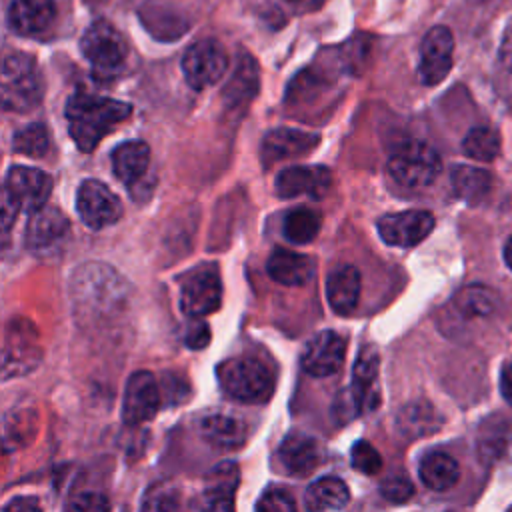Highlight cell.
Here are the masks:
<instances>
[{"label": "cell", "instance_id": "1", "mask_svg": "<svg viewBox=\"0 0 512 512\" xmlns=\"http://www.w3.org/2000/svg\"><path fill=\"white\" fill-rule=\"evenodd\" d=\"M130 114V104L86 92L72 94L66 104L68 130L80 152H92Z\"/></svg>", "mask_w": 512, "mask_h": 512}, {"label": "cell", "instance_id": "2", "mask_svg": "<svg viewBox=\"0 0 512 512\" xmlns=\"http://www.w3.org/2000/svg\"><path fill=\"white\" fill-rule=\"evenodd\" d=\"M44 94L42 74L28 54H10L2 64V106L12 112L36 108Z\"/></svg>", "mask_w": 512, "mask_h": 512}, {"label": "cell", "instance_id": "3", "mask_svg": "<svg viewBox=\"0 0 512 512\" xmlns=\"http://www.w3.org/2000/svg\"><path fill=\"white\" fill-rule=\"evenodd\" d=\"M216 374L222 390L240 402L260 404L274 392L268 368L256 358H230L218 366Z\"/></svg>", "mask_w": 512, "mask_h": 512}, {"label": "cell", "instance_id": "4", "mask_svg": "<svg viewBox=\"0 0 512 512\" xmlns=\"http://www.w3.org/2000/svg\"><path fill=\"white\" fill-rule=\"evenodd\" d=\"M438 152L420 140L402 142L388 160L390 176L406 188H426L440 174Z\"/></svg>", "mask_w": 512, "mask_h": 512}, {"label": "cell", "instance_id": "5", "mask_svg": "<svg viewBox=\"0 0 512 512\" xmlns=\"http://www.w3.org/2000/svg\"><path fill=\"white\" fill-rule=\"evenodd\" d=\"M80 50L98 74H114L122 68L128 56L122 34L104 20H96L86 28L80 40Z\"/></svg>", "mask_w": 512, "mask_h": 512}, {"label": "cell", "instance_id": "6", "mask_svg": "<svg viewBox=\"0 0 512 512\" xmlns=\"http://www.w3.org/2000/svg\"><path fill=\"white\" fill-rule=\"evenodd\" d=\"M226 66H228L226 52L222 44L214 38L198 40L182 56L184 78L196 90L216 84L224 76Z\"/></svg>", "mask_w": 512, "mask_h": 512}, {"label": "cell", "instance_id": "7", "mask_svg": "<svg viewBox=\"0 0 512 512\" xmlns=\"http://www.w3.org/2000/svg\"><path fill=\"white\" fill-rule=\"evenodd\" d=\"M76 210L82 222L92 230H102L122 216L120 198L100 180H84L78 186Z\"/></svg>", "mask_w": 512, "mask_h": 512}, {"label": "cell", "instance_id": "8", "mask_svg": "<svg viewBox=\"0 0 512 512\" xmlns=\"http://www.w3.org/2000/svg\"><path fill=\"white\" fill-rule=\"evenodd\" d=\"M70 224L66 216L54 206H42L32 212L26 226V246L36 256H50L62 250L68 240Z\"/></svg>", "mask_w": 512, "mask_h": 512}, {"label": "cell", "instance_id": "9", "mask_svg": "<svg viewBox=\"0 0 512 512\" xmlns=\"http://www.w3.org/2000/svg\"><path fill=\"white\" fill-rule=\"evenodd\" d=\"M452 52H454V36L446 26L430 28L420 44V60H418V76L426 86L440 84L450 68H452Z\"/></svg>", "mask_w": 512, "mask_h": 512}, {"label": "cell", "instance_id": "10", "mask_svg": "<svg viewBox=\"0 0 512 512\" xmlns=\"http://www.w3.org/2000/svg\"><path fill=\"white\" fill-rule=\"evenodd\" d=\"M52 190V178L32 166H12L6 174L4 192L18 204L20 210L36 212L48 202Z\"/></svg>", "mask_w": 512, "mask_h": 512}, {"label": "cell", "instance_id": "11", "mask_svg": "<svg viewBox=\"0 0 512 512\" xmlns=\"http://www.w3.org/2000/svg\"><path fill=\"white\" fill-rule=\"evenodd\" d=\"M378 234L390 246H416L434 228V216L428 210H404L386 214L378 220Z\"/></svg>", "mask_w": 512, "mask_h": 512}, {"label": "cell", "instance_id": "12", "mask_svg": "<svg viewBox=\"0 0 512 512\" xmlns=\"http://www.w3.org/2000/svg\"><path fill=\"white\" fill-rule=\"evenodd\" d=\"M222 282L214 268L194 272L180 290V310L190 318H202L220 308Z\"/></svg>", "mask_w": 512, "mask_h": 512}, {"label": "cell", "instance_id": "13", "mask_svg": "<svg viewBox=\"0 0 512 512\" xmlns=\"http://www.w3.org/2000/svg\"><path fill=\"white\" fill-rule=\"evenodd\" d=\"M160 408V392L154 374L146 370L134 372L124 390L122 400V420L130 426L144 424L154 418Z\"/></svg>", "mask_w": 512, "mask_h": 512}, {"label": "cell", "instance_id": "14", "mask_svg": "<svg viewBox=\"0 0 512 512\" xmlns=\"http://www.w3.org/2000/svg\"><path fill=\"white\" fill-rule=\"evenodd\" d=\"M346 356V338L334 330H322L312 336L302 354V368L314 378H326L338 372Z\"/></svg>", "mask_w": 512, "mask_h": 512}, {"label": "cell", "instance_id": "15", "mask_svg": "<svg viewBox=\"0 0 512 512\" xmlns=\"http://www.w3.org/2000/svg\"><path fill=\"white\" fill-rule=\"evenodd\" d=\"M330 186H332V172L326 166H318V164L290 166L282 170L274 180V188L280 198H296V196L322 198Z\"/></svg>", "mask_w": 512, "mask_h": 512}, {"label": "cell", "instance_id": "16", "mask_svg": "<svg viewBox=\"0 0 512 512\" xmlns=\"http://www.w3.org/2000/svg\"><path fill=\"white\" fill-rule=\"evenodd\" d=\"M320 142V136L314 132H304L296 128H276L270 130L260 146V158L264 166L304 156L312 152Z\"/></svg>", "mask_w": 512, "mask_h": 512}, {"label": "cell", "instance_id": "17", "mask_svg": "<svg viewBox=\"0 0 512 512\" xmlns=\"http://www.w3.org/2000/svg\"><path fill=\"white\" fill-rule=\"evenodd\" d=\"M278 460L288 474L308 476L322 462V444L308 434H288L278 448Z\"/></svg>", "mask_w": 512, "mask_h": 512}, {"label": "cell", "instance_id": "18", "mask_svg": "<svg viewBox=\"0 0 512 512\" xmlns=\"http://www.w3.org/2000/svg\"><path fill=\"white\" fill-rule=\"evenodd\" d=\"M54 18V0H12L8 6V26L22 36H38L46 32Z\"/></svg>", "mask_w": 512, "mask_h": 512}, {"label": "cell", "instance_id": "19", "mask_svg": "<svg viewBox=\"0 0 512 512\" xmlns=\"http://www.w3.org/2000/svg\"><path fill=\"white\" fill-rule=\"evenodd\" d=\"M266 272L282 286H304L314 274V260L288 248H274L266 262Z\"/></svg>", "mask_w": 512, "mask_h": 512}, {"label": "cell", "instance_id": "20", "mask_svg": "<svg viewBox=\"0 0 512 512\" xmlns=\"http://www.w3.org/2000/svg\"><path fill=\"white\" fill-rule=\"evenodd\" d=\"M326 298L336 314H350L360 298V272L352 264H340L326 278Z\"/></svg>", "mask_w": 512, "mask_h": 512}, {"label": "cell", "instance_id": "21", "mask_svg": "<svg viewBox=\"0 0 512 512\" xmlns=\"http://www.w3.org/2000/svg\"><path fill=\"white\" fill-rule=\"evenodd\" d=\"M378 354L376 348L364 346L354 362V374H352V392L360 404V410H374L380 402L378 392Z\"/></svg>", "mask_w": 512, "mask_h": 512}, {"label": "cell", "instance_id": "22", "mask_svg": "<svg viewBox=\"0 0 512 512\" xmlns=\"http://www.w3.org/2000/svg\"><path fill=\"white\" fill-rule=\"evenodd\" d=\"M238 480L240 472L234 462H220L216 468H212L202 492L204 506L210 510H232Z\"/></svg>", "mask_w": 512, "mask_h": 512}, {"label": "cell", "instance_id": "23", "mask_svg": "<svg viewBox=\"0 0 512 512\" xmlns=\"http://www.w3.org/2000/svg\"><path fill=\"white\" fill-rule=\"evenodd\" d=\"M200 434L214 448L234 450L246 442L248 428L244 420L232 414H208L200 422Z\"/></svg>", "mask_w": 512, "mask_h": 512}, {"label": "cell", "instance_id": "24", "mask_svg": "<svg viewBox=\"0 0 512 512\" xmlns=\"http://www.w3.org/2000/svg\"><path fill=\"white\" fill-rule=\"evenodd\" d=\"M258 94V66L248 56L242 54L230 80L224 86V102L228 108H244Z\"/></svg>", "mask_w": 512, "mask_h": 512}, {"label": "cell", "instance_id": "25", "mask_svg": "<svg viewBox=\"0 0 512 512\" xmlns=\"http://www.w3.org/2000/svg\"><path fill=\"white\" fill-rule=\"evenodd\" d=\"M150 162V148L142 140H128L114 148L112 152V168L120 182L134 184L140 180Z\"/></svg>", "mask_w": 512, "mask_h": 512}, {"label": "cell", "instance_id": "26", "mask_svg": "<svg viewBox=\"0 0 512 512\" xmlns=\"http://www.w3.org/2000/svg\"><path fill=\"white\" fill-rule=\"evenodd\" d=\"M418 474H420V480L424 482V486H428L430 490H436V492H444L458 482L460 466L450 454L432 450L422 456Z\"/></svg>", "mask_w": 512, "mask_h": 512}, {"label": "cell", "instance_id": "27", "mask_svg": "<svg viewBox=\"0 0 512 512\" xmlns=\"http://www.w3.org/2000/svg\"><path fill=\"white\" fill-rule=\"evenodd\" d=\"M442 424L440 414L428 402H412L406 404L396 416L398 434L404 438H422L434 434Z\"/></svg>", "mask_w": 512, "mask_h": 512}, {"label": "cell", "instance_id": "28", "mask_svg": "<svg viewBox=\"0 0 512 512\" xmlns=\"http://www.w3.org/2000/svg\"><path fill=\"white\" fill-rule=\"evenodd\" d=\"M350 492L344 480L336 476H322L306 488L304 506L308 510H340L348 504Z\"/></svg>", "mask_w": 512, "mask_h": 512}, {"label": "cell", "instance_id": "29", "mask_svg": "<svg viewBox=\"0 0 512 512\" xmlns=\"http://www.w3.org/2000/svg\"><path fill=\"white\" fill-rule=\"evenodd\" d=\"M450 180H452L454 192L466 202H478L490 190V174L474 166H466V164L454 166Z\"/></svg>", "mask_w": 512, "mask_h": 512}, {"label": "cell", "instance_id": "30", "mask_svg": "<svg viewBox=\"0 0 512 512\" xmlns=\"http://www.w3.org/2000/svg\"><path fill=\"white\" fill-rule=\"evenodd\" d=\"M320 232V216L310 208H294L286 214L282 234L294 244H308Z\"/></svg>", "mask_w": 512, "mask_h": 512}, {"label": "cell", "instance_id": "31", "mask_svg": "<svg viewBox=\"0 0 512 512\" xmlns=\"http://www.w3.org/2000/svg\"><path fill=\"white\" fill-rule=\"evenodd\" d=\"M462 150L472 160L490 162L500 152V136L494 128H488V126L472 128L462 140Z\"/></svg>", "mask_w": 512, "mask_h": 512}, {"label": "cell", "instance_id": "32", "mask_svg": "<svg viewBox=\"0 0 512 512\" xmlns=\"http://www.w3.org/2000/svg\"><path fill=\"white\" fill-rule=\"evenodd\" d=\"M12 148L18 154L24 156H32V158H40L48 152L50 148V134L48 128L40 122L36 124H28L22 130H18L12 138Z\"/></svg>", "mask_w": 512, "mask_h": 512}, {"label": "cell", "instance_id": "33", "mask_svg": "<svg viewBox=\"0 0 512 512\" xmlns=\"http://www.w3.org/2000/svg\"><path fill=\"white\" fill-rule=\"evenodd\" d=\"M456 308L466 316H486L494 308V296L484 286H466L456 298Z\"/></svg>", "mask_w": 512, "mask_h": 512}, {"label": "cell", "instance_id": "34", "mask_svg": "<svg viewBox=\"0 0 512 512\" xmlns=\"http://www.w3.org/2000/svg\"><path fill=\"white\" fill-rule=\"evenodd\" d=\"M496 86L502 98L512 102V22L504 32L498 62H496Z\"/></svg>", "mask_w": 512, "mask_h": 512}, {"label": "cell", "instance_id": "35", "mask_svg": "<svg viewBox=\"0 0 512 512\" xmlns=\"http://www.w3.org/2000/svg\"><path fill=\"white\" fill-rule=\"evenodd\" d=\"M350 460H352V466L362 472V474H368V476H374L382 470V456L380 452L366 440H358L354 442L352 446V452H350Z\"/></svg>", "mask_w": 512, "mask_h": 512}, {"label": "cell", "instance_id": "36", "mask_svg": "<svg viewBox=\"0 0 512 512\" xmlns=\"http://www.w3.org/2000/svg\"><path fill=\"white\" fill-rule=\"evenodd\" d=\"M380 494L392 504H402V502H408L412 498L414 484L406 474H390L380 484Z\"/></svg>", "mask_w": 512, "mask_h": 512}, {"label": "cell", "instance_id": "37", "mask_svg": "<svg viewBox=\"0 0 512 512\" xmlns=\"http://www.w3.org/2000/svg\"><path fill=\"white\" fill-rule=\"evenodd\" d=\"M256 508L266 512H292L296 510V502L288 490L270 488L260 496V500L256 502Z\"/></svg>", "mask_w": 512, "mask_h": 512}, {"label": "cell", "instance_id": "38", "mask_svg": "<svg viewBox=\"0 0 512 512\" xmlns=\"http://www.w3.org/2000/svg\"><path fill=\"white\" fill-rule=\"evenodd\" d=\"M334 400V418H338V422H348L356 416V412H362L352 388L342 390Z\"/></svg>", "mask_w": 512, "mask_h": 512}, {"label": "cell", "instance_id": "39", "mask_svg": "<svg viewBox=\"0 0 512 512\" xmlns=\"http://www.w3.org/2000/svg\"><path fill=\"white\" fill-rule=\"evenodd\" d=\"M70 510H86V512H100V510H108L110 502L106 496L98 494V492H82L78 496H74L68 502Z\"/></svg>", "mask_w": 512, "mask_h": 512}, {"label": "cell", "instance_id": "40", "mask_svg": "<svg viewBox=\"0 0 512 512\" xmlns=\"http://www.w3.org/2000/svg\"><path fill=\"white\" fill-rule=\"evenodd\" d=\"M178 494L174 490H166L158 486L156 494H148V498L142 502V508L146 510H174L178 508Z\"/></svg>", "mask_w": 512, "mask_h": 512}, {"label": "cell", "instance_id": "41", "mask_svg": "<svg viewBox=\"0 0 512 512\" xmlns=\"http://www.w3.org/2000/svg\"><path fill=\"white\" fill-rule=\"evenodd\" d=\"M184 342L192 350H202L210 342V328H208V324L202 322V320H194L190 324L188 332H186Z\"/></svg>", "mask_w": 512, "mask_h": 512}, {"label": "cell", "instance_id": "42", "mask_svg": "<svg viewBox=\"0 0 512 512\" xmlns=\"http://www.w3.org/2000/svg\"><path fill=\"white\" fill-rule=\"evenodd\" d=\"M6 512H40V504L32 496H18L6 504Z\"/></svg>", "mask_w": 512, "mask_h": 512}, {"label": "cell", "instance_id": "43", "mask_svg": "<svg viewBox=\"0 0 512 512\" xmlns=\"http://www.w3.org/2000/svg\"><path fill=\"white\" fill-rule=\"evenodd\" d=\"M500 390L504 400L512 406V362L502 370V378H500Z\"/></svg>", "mask_w": 512, "mask_h": 512}, {"label": "cell", "instance_id": "44", "mask_svg": "<svg viewBox=\"0 0 512 512\" xmlns=\"http://www.w3.org/2000/svg\"><path fill=\"white\" fill-rule=\"evenodd\" d=\"M290 8H294L296 12H314L318 10L326 0H284Z\"/></svg>", "mask_w": 512, "mask_h": 512}, {"label": "cell", "instance_id": "45", "mask_svg": "<svg viewBox=\"0 0 512 512\" xmlns=\"http://www.w3.org/2000/svg\"><path fill=\"white\" fill-rule=\"evenodd\" d=\"M504 260H506L508 268L512 270V236L508 238V242H506V246H504Z\"/></svg>", "mask_w": 512, "mask_h": 512}]
</instances>
